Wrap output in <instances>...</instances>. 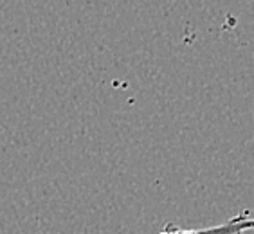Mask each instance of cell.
<instances>
[{"mask_svg":"<svg viewBox=\"0 0 254 234\" xmlns=\"http://www.w3.org/2000/svg\"><path fill=\"white\" fill-rule=\"evenodd\" d=\"M254 222L247 213L238 215L235 218H231L229 222H225L216 227H207V229H198V231H184L182 234H245L247 231L253 229Z\"/></svg>","mask_w":254,"mask_h":234,"instance_id":"6da1fadb","label":"cell"},{"mask_svg":"<svg viewBox=\"0 0 254 234\" xmlns=\"http://www.w3.org/2000/svg\"><path fill=\"white\" fill-rule=\"evenodd\" d=\"M161 234H182V229L181 227H177L175 224H168Z\"/></svg>","mask_w":254,"mask_h":234,"instance_id":"7a4b0ae2","label":"cell"}]
</instances>
